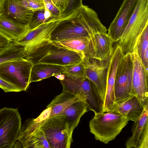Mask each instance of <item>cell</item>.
Wrapping results in <instances>:
<instances>
[{
    "label": "cell",
    "instance_id": "e575fe53",
    "mask_svg": "<svg viewBox=\"0 0 148 148\" xmlns=\"http://www.w3.org/2000/svg\"><path fill=\"white\" fill-rule=\"evenodd\" d=\"M3 0H0V14H1Z\"/></svg>",
    "mask_w": 148,
    "mask_h": 148
},
{
    "label": "cell",
    "instance_id": "836d02e7",
    "mask_svg": "<svg viewBox=\"0 0 148 148\" xmlns=\"http://www.w3.org/2000/svg\"><path fill=\"white\" fill-rule=\"evenodd\" d=\"M55 5L62 13L66 9L69 0H52Z\"/></svg>",
    "mask_w": 148,
    "mask_h": 148
},
{
    "label": "cell",
    "instance_id": "2e32d148",
    "mask_svg": "<svg viewBox=\"0 0 148 148\" xmlns=\"http://www.w3.org/2000/svg\"><path fill=\"white\" fill-rule=\"evenodd\" d=\"M114 42L107 33L95 34L90 39V58L100 61L109 60L112 53Z\"/></svg>",
    "mask_w": 148,
    "mask_h": 148
},
{
    "label": "cell",
    "instance_id": "ac0fdd59",
    "mask_svg": "<svg viewBox=\"0 0 148 148\" xmlns=\"http://www.w3.org/2000/svg\"><path fill=\"white\" fill-rule=\"evenodd\" d=\"M145 107L137 97L133 95L116 103L113 110L120 114L128 121L134 122L141 114Z\"/></svg>",
    "mask_w": 148,
    "mask_h": 148
},
{
    "label": "cell",
    "instance_id": "4fadbf2b",
    "mask_svg": "<svg viewBox=\"0 0 148 148\" xmlns=\"http://www.w3.org/2000/svg\"><path fill=\"white\" fill-rule=\"evenodd\" d=\"M148 106L132 127V135L125 143L127 148H148Z\"/></svg>",
    "mask_w": 148,
    "mask_h": 148
},
{
    "label": "cell",
    "instance_id": "3957f363",
    "mask_svg": "<svg viewBox=\"0 0 148 148\" xmlns=\"http://www.w3.org/2000/svg\"><path fill=\"white\" fill-rule=\"evenodd\" d=\"M148 25V0H139L117 44L124 54L135 52L138 41Z\"/></svg>",
    "mask_w": 148,
    "mask_h": 148
},
{
    "label": "cell",
    "instance_id": "ffe728a7",
    "mask_svg": "<svg viewBox=\"0 0 148 148\" xmlns=\"http://www.w3.org/2000/svg\"><path fill=\"white\" fill-rule=\"evenodd\" d=\"M65 69V66L58 65L46 63L34 64L31 70L29 83L58 74H63Z\"/></svg>",
    "mask_w": 148,
    "mask_h": 148
},
{
    "label": "cell",
    "instance_id": "30bf717a",
    "mask_svg": "<svg viewBox=\"0 0 148 148\" xmlns=\"http://www.w3.org/2000/svg\"><path fill=\"white\" fill-rule=\"evenodd\" d=\"M130 55L133 63L132 95H136L144 106H148V73L137 53Z\"/></svg>",
    "mask_w": 148,
    "mask_h": 148
},
{
    "label": "cell",
    "instance_id": "d6a6232c",
    "mask_svg": "<svg viewBox=\"0 0 148 148\" xmlns=\"http://www.w3.org/2000/svg\"><path fill=\"white\" fill-rule=\"evenodd\" d=\"M12 42L0 33V53L8 48Z\"/></svg>",
    "mask_w": 148,
    "mask_h": 148
},
{
    "label": "cell",
    "instance_id": "5bb4252c",
    "mask_svg": "<svg viewBox=\"0 0 148 148\" xmlns=\"http://www.w3.org/2000/svg\"><path fill=\"white\" fill-rule=\"evenodd\" d=\"M66 17L61 16L42 24L33 29L28 30L22 37L14 42L27 47L45 40H49L53 29Z\"/></svg>",
    "mask_w": 148,
    "mask_h": 148
},
{
    "label": "cell",
    "instance_id": "4dcf8cb0",
    "mask_svg": "<svg viewBox=\"0 0 148 148\" xmlns=\"http://www.w3.org/2000/svg\"><path fill=\"white\" fill-rule=\"evenodd\" d=\"M45 6L54 17H58L62 16L61 11L55 5L52 0H43Z\"/></svg>",
    "mask_w": 148,
    "mask_h": 148
},
{
    "label": "cell",
    "instance_id": "cb8c5ba5",
    "mask_svg": "<svg viewBox=\"0 0 148 148\" xmlns=\"http://www.w3.org/2000/svg\"><path fill=\"white\" fill-rule=\"evenodd\" d=\"M50 148L43 131L39 128L32 135L18 140L14 148Z\"/></svg>",
    "mask_w": 148,
    "mask_h": 148
},
{
    "label": "cell",
    "instance_id": "8fae6325",
    "mask_svg": "<svg viewBox=\"0 0 148 148\" xmlns=\"http://www.w3.org/2000/svg\"><path fill=\"white\" fill-rule=\"evenodd\" d=\"M124 55L122 49L117 44L113 47L108 68L107 86L103 112H109L114 109L115 104L114 84L116 73L118 66Z\"/></svg>",
    "mask_w": 148,
    "mask_h": 148
},
{
    "label": "cell",
    "instance_id": "52a82bcc",
    "mask_svg": "<svg viewBox=\"0 0 148 148\" xmlns=\"http://www.w3.org/2000/svg\"><path fill=\"white\" fill-rule=\"evenodd\" d=\"M39 128L44 132L50 148H70L73 142L65 116L60 113L49 117Z\"/></svg>",
    "mask_w": 148,
    "mask_h": 148
},
{
    "label": "cell",
    "instance_id": "d4e9b609",
    "mask_svg": "<svg viewBox=\"0 0 148 148\" xmlns=\"http://www.w3.org/2000/svg\"><path fill=\"white\" fill-rule=\"evenodd\" d=\"M135 52L148 73V25L144 29L138 41Z\"/></svg>",
    "mask_w": 148,
    "mask_h": 148
},
{
    "label": "cell",
    "instance_id": "8992f818",
    "mask_svg": "<svg viewBox=\"0 0 148 148\" xmlns=\"http://www.w3.org/2000/svg\"><path fill=\"white\" fill-rule=\"evenodd\" d=\"M33 65L23 57L8 60L0 64V77L21 91H26L30 84Z\"/></svg>",
    "mask_w": 148,
    "mask_h": 148
},
{
    "label": "cell",
    "instance_id": "277c9868",
    "mask_svg": "<svg viewBox=\"0 0 148 148\" xmlns=\"http://www.w3.org/2000/svg\"><path fill=\"white\" fill-rule=\"evenodd\" d=\"M128 121L113 110L95 114L89 123L90 132L97 140L108 144L115 139L128 123Z\"/></svg>",
    "mask_w": 148,
    "mask_h": 148
},
{
    "label": "cell",
    "instance_id": "5b68a950",
    "mask_svg": "<svg viewBox=\"0 0 148 148\" xmlns=\"http://www.w3.org/2000/svg\"><path fill=\"white\" fill-rule=\"evenodd\" d=\"M60 80L63 90L79 94L85 98L89 111L91 110L95 114L103 112V97L97 86L88 79L85 77L73 78L64 75V78Z\"/></svg>",
    "mask_w": 148,
    "mask_h": 148
},
{
    "label": "cell",
    "instance_id": "83f0119b",
    "mask_svg": "<svg viewBox=\"0 0 148 148\" xmlns=\"http://www.w3.org/2000/svg\"><path fill=\"white\" fill-rule=\"evenodd\" d=\"M65 67L63 74L64 75L73 78L85 77L86 65L83 60L68 65Z\"/></svg>",
    "mask_w": 148,
    "mask_h": 148
},
{
    "label": "cell",
    "instance_id": "ba28073f",
    "mask_svg": "<svg viewBox=\"0 0 148 148\" xmlns=\"http://www.w3.org/2000/svg\"><path fill=\"white\" fill-rule=\"evenodd\" d=\"M21 119L18 108L0 109V148H13L19 138Z\"/></svg>",
    "mask_w": 148,
    "mask_h": 148
},
{
    "label": "cell",
    "instance_id": "6da1fadb",
    "mask_svg": "<svg viewBox=\"0 0 148 148\" xmlns=\"http://www.w3.org/2000/svg\"><path fill=\"white\" fill-rule=\"evenodd\" d=\"M107 31L96 12L83 4L56 26L49 40L55 42L78 38H90L96 34Z\"/></svg>",
    "mask_w": 148,
    "mask_h": 148
},
{
    "label": "cell",
    "instance_id": "f1b7e54d",
    "mask_svg": "<svg viewBox=\"0 0 148 148\" xmlns=\"http://www.w3.org/2000/svg\"><path fill=\"white\" fill-rule=\"evenodd\" d=\"M24 8L33 12L38 10H45L43 0H17Z\"/></svg>",
    "mask_w": 148,
    "mask_h": 148
},
{
    "label": "cell",
    "instance_id": "7a4b0ae2",
    "mask_svg": "<svg viewBox=\"0 0 148 148\" xmlns=\"http://www.w3.org/2000/svg\"><path fill=\"white\" fill-rule=\"evenodd\" d=\"M23 57L33 65L46 63L66 66L83 60L80 53L58 45L48 40L25 47Z\"/></svg>",
    "mask_w": 148,
    "mask_h": 148
},
{
    "label": "cell",
    "instance_id": "44dd1931",
    "mask_svg": "<svg viewBox=\"0 0 148 148\" xmlns=\"http://www.w3.org/2000/svg\"><path fill=\"white\" fill-rule=\"evenodd\" d=\"M88 111L85 101H81L72 104L60 113L65 116L71 136L72 137L73 130L78 125L81 117Z\"/></svg>",
    "mask_w": 148,
    "mask_h": 148
},
{
    "label": "cell",
    "instance_id": "1f68e13d",
    "mask_svg": "<svg viewBox=\"0 0 148 148\" xmlns=\"http://www.w3.org/2000/svg\"><path fill=\"white\" fill-rule=\"evenodd\" d=\"M0 88L5 92H19L20 90L14 86L5 81L0 77Z\"/></svg>",
    "mask_w": 148,
    "mask_h": 148
},
{
    "label": "cell",
    "instance_id": "4316f807",
    "mask_svg": "<svg viewBox=\"0 0 148 148\" xmlns=\"http://www.w3.org/2000/svg\"><path fill=\"white\" fill-rule=\"evenodd\" d=\"M25 49V46L12 42L8 48L0 53V64L13 59L23 57Z\"/></svg>",
    "mask_w": 148,
    "mask_h": 148
},
{
    "label": "cell",
    "instance_id": "7402d4cb",
    "mask_svg": "<svg viewBox=\"0 0 148 148\" xmlns=\"http://www.w3.org/2000/svg\"><path fill=\"white\" fill-rule=\"evenodd\" d=\"M28 26L17 24L0 14V33L12 41H15L28 31Z\"/></svg>",
    "mask_w": 148,
    "mask_h": 148
},
{
    "label": "cell",
    "instance_id": "484cf974",
    "mask_svg": "<svg viewBox=\"0 0 148 148\" xmlns=\"http://www.w3.org/2000/svg\"><path fill=\"white\" fill-rule=\"evenodd\" d=\"M56 17H58L53 16L45 7V10L34 11L28 25V30L33 29L42 24L49 21Z\"/></svg>",
    "mask_w": 148,
    "mask_h": 148
},
{
    "label": "cell",
    "instance_id": "9a60e30c",
    "mask_svg": "<svg viewBox=\"0 0 148 148\" xmlns=\"http://www.w3.org/2000/svg\"><path fill=\"white\" fill-rule=\"evenodd\" d=\"M109 60L100 61L91 58L86 64L85 77L91 80L97 86L103 97L104 100L106 88Z\"/></svg>",
    "mask_w": 148,
    "mask_h": 148
},
{
    "label": "cell",
    "instance_id": "f546056e",
    "mask_svg": "<svg viewBox=\"0 0 148 148\" xmlns=\"http://www.w3.org/2000/svg\"><path fill=\"white\" fill-rule=\"evenodd\" d=\"M82 5V0H69L66 8L62 13V16L63 17L68 16Z\"/></svg>",
    "mask_w": 148,
    "mask_h": 148
},
{
    "label": "cell",
    "instance_id": "7c38bea8",
    "mask_svg": "<svg viewBox=\"0 0 148 148\" xmlns=\"http://www.w3.org/2000/svg\"><path fill=\"white\" fill-rule=\"evenodd\" d=\"M139 0H123L108 30V34L114 42L120 39Z\"/></svg>",
    "mask_w": 148,
    "mask_h": 148
},
{
    "label": "cell",
    "instance_id": "d6986e66",
    "mask_svg": "<svg viewBox=\"0 0 148 148\" xmlns=\"http://www.w3.org/2000/svg\"><path fill=\"white\" fill-rule=\"evenodd\" d=\"M81 101H85V99L80 94H75L63 90L60 94L53 99L46 108H51L50 117L61 113L72 104Z\"/></svg>",
    "mask_w": 148,
    "mask_h": 148
},
{
    "label": "cell",
    "instance_id": "9c48e42d",
    "mask_svg": "<svg viewBox=\"0 0 148 148\" xmlns=\"http://www.w3.org/2000/svg\"><path fill=\"white\" fill-rule=\"evenodd\" d=\"M133 63L130 54L124 55L116 71L114 84L115 103L126 99L132 94Z\"/></svg>",
    "mask_w": 148,
    "mask_h": 148
},
{
    "label": "cell",
    "instance_id": "e0dca14e",
    "mask_svg": "<svg viewBox=\"0 0 148 148\" xmlns=\"http://www.w3.org/2000/svg\"><path fill=\"white\" fill-rule=\"evenodd\" d=\"M33 12L24 8L17 0H3L1 14L17 24L28 26Z\"/></svg>",
    "mask_w": 148,
    "mask_h": 148
},
{
    "label": "cell",
    "instance_id": "603a6c76",
    "mask_svg": "<svg viewBox=\"0 0 148 148\" xmlns=\"http://www.w3.org/2000/svg\"><path fill=\"white\" fill-rule=\"evenodd\" d=\"M90 39L78 38L52 42L59 46L76 51L81 54L86 64L90 59Z\"/></svg>",
    "mask_w": 148,
    "mask_h": 148
}]
</instances>
